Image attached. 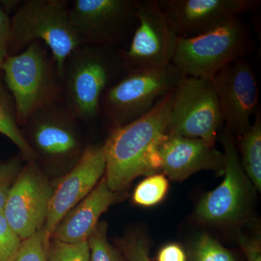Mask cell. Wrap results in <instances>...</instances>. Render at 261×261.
Wrapping results in <instances>:
<instances>
[{"label": "cell", "mask_w": 261, "mask_h": 261, "mask_svg": "<svg viewBox=\"0 0 261 261\" xmlns=\"http://www.w3.org/2000/svg\"><path fill=\"white\" fill-rule=\"evenodd\" d=\"M238 240L247 261H261L260 239L239 233Z\"/></svg>", "instance_id": "29"}, {"label": "cell", "mask_w": 261, "mask_h": 261, "mask_svg": "<svg viewBox=\"0 0 261 261\" xmlns=\"http://www.w3.org/2000/svg\"><path fill=\"white\" fill-rule=\"evenodd\" d=\"M49 239L44 227L23 240L20 250L12 261H47Z\"/></svg>", "instance_id": "25"}, {"label": "cell", "mask_w": 261, "mask_h": 261, "mask_svg": "<svg viewBox=\"0 0 261 261\" xmlns=\"http://www.w3.org/2000/svg\"><path fill=\"white\" fill-rule=\"evenodd\" d=\"M153 164L155 171L166 177L183 181L203 170L223 174L225 157L215 143L165 134L154 152Z\"/></svg>", "instance_id": "16"}, {"label": "cell", "mask_w": 261, "mask_h": 261, "mask_svg": "<svg viewBox=\"0 0 261 261\" xmlns=\"http://www.w3.org/2000/svg\"><path fill=\"white\" fill-rule=\"evenodd\" d=\"M156 261H187V252L178 243H168L161 247Z\"/></svg>", "instance_id": "30"}, {"label": "cell", "mask_w": 261, "mask_h": 261, "mask_svg": "<svg viewBox=\"0 0 261 261\" xmlns=\"http://www.w3.org/2000/svg\"><path fill=\"white\" fill-rule=\"evenodd\" d=\"M174 90L161 99L145 116L113 128L105 142V178L113 192L122 191L138 176L156 173L154 154L166 132Z\"/></svg>", "instance_id": "1"}, {"label": "cell", "mask_w": 261, "mask_h": 261, "mask_svg": "<svg viewBox=\"0 0 261 261\" xmlns=\"http://www.w3.org/2000/svg\"><path fill=\"white\" fill-rule=\"evenodd\" d=\"M53 188L35 161L19 173L8 194L3 214L22 240L44 227Z\"/></svg>", "instance_id": "12"}, {"label": "cell", "mask_w": 261, "mask_h": 261, "mask_svg": "<svg viewBox=\"0 0 261 261\" xmlns=\"http://www.w3.org/2000/svg\"><path fill=\"white\" fill-rule=\"evenodd\" d=\"M126 261H151L148 238L141 231H134L117 242Z\"/></svg>", "instance_id": "23"}, {"label": "cell", "mask_w": 261, "mask_h": 261, "mask_svg": "<svg viewBox=\"0 0 261 261\" xmlns=\"http://www.w3.org/2000/svg\"><path fill=\"white\" fill-rule=\"evenodd\" d=\"M106 222H99L88 240L89 261H126L120 250L108 240Z\"/></svg>", "instance_id": "22"}, {"label": "cell", "mask_w": 261, "mask_h": 261, "mask_svg": "<svg viewBox=\"0 0 261 261\" xmlns=\"http://www.w3.org/2000/svg\"><path fill=\"white\" fill-rule=\"evenodd\" d=\"M137 27L129 47L121 50L124 72L171 64L178 40L159 1H136Z\"/></svg>", "instance_id": "10"}, {"label": "cell", "mask_w": 261, "mask_h": 261, "mask_svg": "<svg viewBox=\"0 0 261 261\" xmlns=\"http://www.w3.org/2000/svg\"><path fill=\"white\" fill-rule=\"evenodd\" d=\"M124 73L121 50L82 44L65 60L61 75L62 99L79 121L101 117L103 94Z\"/></svg>", "instance_id": "2"}, {"label": "cell", "mask_w": 261, "mask_h": 261, "mask_svg": "<svg viewBox=\"0 0 261 261\" xmlns=\"http://www.w3.org/2000/svg\"><path fill=\"white\" fill-rule=\"evenodd\" d=\"M160 6L178 38H190L256 8L257 0H161Z\"/></svg>", "instance_id": "15"}, {"label": "cell", "mask_w": 261, "mask_h": 261, "mask_svg": "<svg viewBox=\"0 0 261 261\" xmlns=\"http://www.w3.org/2000/svg\"><path fill=\"white\" fill-rule=\"evenodd\" d=\"M69 7L66 0L22 2L10 19L8 56L21 53L33 42H42L50 51L61 78L65 60L84 44L70 24Z\"/></svg>", "instance_id": "3"}, {"label": "cell", "mask_w": 261, "mask_h": 261, "mask_svg": "<svg viewBox=\"0 0 261 261\" xmlns=\"http://www.w3.org/2000/svg\"><path fill=\"white\" fill-rule=\"evenodd\" d=\"M106 168L105 143L89 146L69 172L53 188L44 225V232L49 240L65 214L97 186L106 173Z\"/></svg>", "instance_id": "14"}, {"label": "cell", "mask_w": 261, "mask_h": 261, "mask_svg": "<svg viewBox=\"0 0 261 261\" xmlns=\"http://www.w3.org/2000/svg\"><path fill=\"white\" fill-rule=\"evenodd\" d=\"M21 169V162L18 159L0 163V214L4 210L10 189Z\"/></svg>", "instance_id": "27"}, {"label": "cell", "mask_w": 261, "mask_h": 261, "mask_svg": "<svg viewBox=\"0 0 261 261\" xmlns=\"http://www.w3.org/2000/svg\"><path fill=\"white\" fill-rule=\"evenodd\" d=\"M0 134L15 144L24 157L29 161L37 160L22 132L17 117L14 99L0 80Z\"/></svg>", "instance_id": "18"}, {"label": "cell", "mask_w": 261, "mask_h": 261, "mask_svg": "<svg viewBox=\"0 0 261 261\" xmlns=\"http://www.w3.org/2000/svg\"><path fill=\"white\" fill-rule=\"evenodd\" d=\"M169 183L163 173H153L136 187L132 200L136 205L149 207L162 202L167 195Z\"/></svg>", "instance_id": "21"}, {"label": "cell", "mask_w": 261, "mask_h": 261, "mask_svg": "<svg viewBox=\"0 0 261 261\" xmlns=\"http://www.w3.org/2000/svg\"><path fill=\"white\" fill-rule=\"evenodd\" d=\"M185 76L172 63L124 72L103 94L101 117L106 118L113 129L125 126L147 114Z\"/></svg>", "instance_id": "4"}, {"label": "cell", "mask_w": 261, "mask_h": 261, "mask_svg": "<svg viewBox=\"0 0 261 261\" xmlns=\"http://www.w3.org/2000/svg\"><path fill=\"white\" fill-rule=\"evenodd\" d=\"M242 166L255 190H261V116L260 109L255 122L246 133L240 136Z\"/></svg>", "instance_id": "19"}, {"label": "cell", "mask_w": 261, "mask_h": 261, "mask_svg": "<svg viewBox=\"0 0 261 261\" xmlns=\"http://www.w3.org/2000/svg\"><path fill=\"white\" fill-rule=\"evenodd\" d=\"M22 2L20 0H11V1H2L0 6L5 10V13L9 15V13L13 10H16L18 9L20 5H21Z\"/></svg>", "instance_id": "31"}, {"label": "cell", "mask_w": 261, "mask_h": 261, "mask_svg": "<svg viewBox=\"0 0 261 261\" xmlns=\"http://www.w3.org/2000/svg\"><path fill=\"white\" fill-rule=\"evenodd\" d=\"M23 240L0 214V261H12L18 253Z\"/></svg>", "instance_id": "26"}, {"label": "cell", "mask_w": 261, "mask_h": 261, "mask_svg": "<svg viewBox=\"0 0 261 261\" xmlns=\"http://www.w3.org/2000/svg\"><path fill=\"white\" fill-rule=\"evenodd\" d=\"M10 40V18L0 6V73L8 58Z\"/></svg>", "instance_id": "28"}, {"label": "cell", "mask_w": 261, "mask_h": 261, "mask_svg": "<svg viewBox=\"0 0 261 261\" xmlns=\"http://www.w3.org/2000/svg\"><path fill=\"white\" fill-rule=\"evenodd\" d=\"M49 54L43 43L33 42L21 53L8 56L3 65L20 126L39 108L62 99L61 77Z\"/></svg>", "instance_id": "5"}, {"label": "cell", "mask_w": 261, "mask_h": 261, "mask_svg": "<svg viewBox=\"0 0 261 261\" xmlns=\"http://www.w3.org/2000/svg\"><path fill=\"white\" fill-rule=\"evenodd\" d=\"M224 126L211 80L185 76L175 89L166 134L215 143Z\"/></svg>", "instance_id": "9"}, {"label": "cell", "mask_w": 261, "mask_h": 261, "mask_svg": "<svg viewBox=\"0 0 261 261\" xmlns=\"http://www.w3.org/2000/svg\"><path fill=\"white\" fill-rule=\"evenodd\" d=\"M217 139L224 148V178L201 198L195 218L207 226L233 227L245 224L251 216L255 187L244 171L232 132L224 126Z\"/></svg>", "instance_id": "7"}, {"label": "cell", "mask_w": 261, "mask_h": 261, "mask_svg": "<svg viewBox=\"0 0 261 261\" xmlns=\"http://www.w3.org/2000/svg\"><path fill=\"white\" fill-rule=\"evenodd\" d=\"M189 261H238L231 250L207 233L194 239L187 250Z\"/></svg>", "instance_id": "20"}, {"label": "cell", "mask_w": 261, "mask_h": 261, "mask_svg": "<svg viewBox=\"0 0 261 261\" xmlns=\"http://www.w3.org/2000/svg\"><path fill=\"white\" fill-rule=\"evenodd\" d=\"M89 258L87 242L69 244L53 238L49 243L47 261H89Z\"/></svg>", "instance_id": "24"}, {"label": "cell", "mask_w": 261, "mask_h": 261, "mask_svg": "<svg viewBox=\"0 0 261 261\" xmlns=\"http://www.w3.org/2000/svg\"><path fill=\"white\" fill-rule=\"evenodd\" d=\"M219 99L224 126L239 136L251 126L250 118L259 111L256 78L245 58L225 67L211 80Z\"/></svg>", "instance_id": "13"}, {"label": "cell", "mask_w": 261, "mask_h": 261, "mask_svg": "<svg viewBox=\"0 0 261 261\" xmlns=\"http://www.w3.org/2000/svg\"><path fill=\"white\" fill-rule=\"evenodd\" d=\"M135 0H75L70 24L84 44L117 47L135 21Z\"/></svg>", "instance_id": "11"}, {"label": "cell", "mask_w": 261, "mask_h": 261, "mask_svg": "<svg viewBox=\"0 0 261 261\" xmlns=\"http://www.w3.org/2000/svg\"><path fill=\"white\" fill-rule=\"evenodd\" d=\"M252 46L250 29L239 16L200 35L178 38L172 64L187 76L211 80Z\"/></svg>", "instance_id": "6"}, {"label": "cell", "mask_w": 261, "mask_h": 261, "mask_svg": "<svg viewBox=\"0 0 261 261\" xmlns=\"http://www.w3.org/2000/svg\"><path fill=\"white\" fill-rule=\"evenodd\" d=\"M118 195L108 187L104 176L85 198L65 214L51 238L69 244L87 242L101 216L118 200Z\"/></svg>", "instance_id": "17"}, {"label": "cell", "mask_w": 261, "mask_h": 261, "mask_svg": "<svg viewBox=\"0 0 261 261\" xmlns=\"http://www.w3.org/2000/svg\"><path fill=\"white\" fill-rule=\"evenodd\" d=\"M79 121L61 99L33 113L20 128L37 159L51 166L73 167L85 149Z\"/></svg>", "instance_id": "8"}]
</instances>
